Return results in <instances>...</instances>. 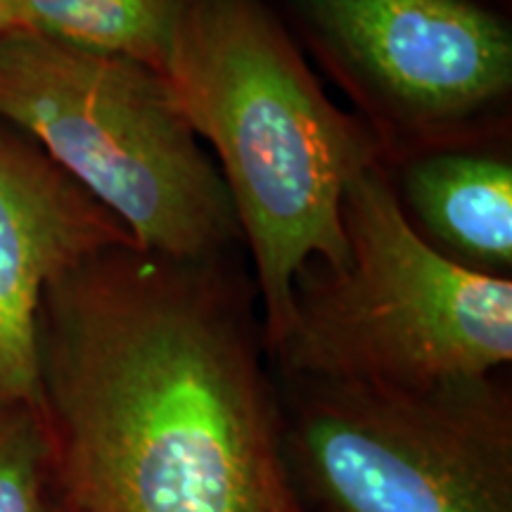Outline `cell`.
I'll return each instance as SVG.
<instances>
[{"mask_svg":"<svg viewBox=\"0 0 512 512\" xmlns=\"http://www.w3.org/2000/svg\"><path fill=\"white\" fill-rule=\"evenodd\" d=\"M254 299L230 254L136 242L48 285L41 413L76 512H297Z\"/></svg>","mask_w":512,"mask_h":512,"instance_id":"6da1fadb","label":"cell"},{"mask_svg":"<svg viewBox=\"0 0 512 512\" xmlns=\"http://www.w3.org/2000/svg\"><path fill=\"white\" fill-rule=\"evenodd\" d=\"M164 76L214 152L275 349L290 328L299 273L347 261L344 195L380 152L325 93L268 0H183Z\"/></svg>","mask_w":512,"mask_h":512,"instance_id":"7a4b0ae2","label":"cell"},{"mask_svg":"<svg viewBox=\"0 0 512 512\" xmlns=\"http://www.w3.org/2000/svg\"><path fill=\"white\" fill-rule=\"evenodd\" d=\"M0 121L147 252L214 259L242 242L219 169L157 69L15 29L0 36Z\"/></svg>","mask_w":512,"mask_h":512,"instance_id":"3957f363","label":"cell"},{"mask_svg":"<svg viewBox=\"0 0 512 512\" xmlns=\"http://www.w3.org/2000/svg\"><path fill=\"white\" fill-rule=\"evenodd\" d=\"M344 266L309 264L275 347L304 382L425 387L512 361V280L456 264L422 240L382 164L342 202Z\"/></svg>","mask_w":512,"mask_h":512,"instance_id":"277c9868","label":"cell"},{"mask_svg":"<svg viewBox=\"0 0 512 512\" xmlns=\"http://www.w3.org/2000/svg\"><path fill=\"white\" fill-rule=\"evenodd\" d=\"M380 164L512 143V0H268Z\"/></svg>","mask_w":512,"mask_h":512,"instance_id":"5b68a950","label":"cell"},{"mask_svg":"<svg viewBox=\"0 0 512 512\" xmlns=\"http://www.w3.org/2000/svg\"><path fill=\"white\" fill-rule=\"evenodd\" d=\"M306 387L287 463L335 512H512V403L494 375Z\"/></svg>","mask_w":512,"mask_h":512,"instance_id":"8992f818","label":"cell"},{"mask_svg":"<svg viewBox=\"0 0 512 512\" xmlns=\"http://www.w3.org/2000/svg\"><path fill=\"white\" fill-rule=\"evenodd\" d=\"M133 242L41 147L0 131V401L41 408L38 316L60 275Z\"/></svg>","mask_w":512,"mask_h":512,"instance_id":"52a82bcc","label":"cell"},{"mask_svg":"<svg viewBox=\"0 0 512 512\" xmlns=\"http://www.w3.org/2000/svg\"><path fill=\"white\" fill-rule=\"evenodd\" d=\"M427 245L477 273L512 268V143L453 147L382 166Z\"/></svg>","mask_w":512,"mask_h":512,"instance_id":"ba28073f","label":"cell"},{"mask_svg":"<svg viewBox=\"0 0 512 512\" xmlns=\"http://www.w3.org/2000/svg\"><path fill=\"white\" fill-rule=\"evenodd\" d=\"M19 29L98 53L131 57L164 74L183 0H15Z\"/></svg>","mask_w":512,"mask_h":512,"instance_id":"9c48e42d","label":"cell"},{"mask_svg":"<svg viewBox=\"0 0 512 512\" xmlns=\"http://www.w3.org/2000/svg\"><path fill=\"white\" fill-rule=\"evenodd\" d=\"M50 458L41 408L0 401V512H46L43 486Z\"/></svg>","mask_w":512,"mask_h":512,"instance_id":"30bf717a","label":"cell"},{"mask_svg":"<svg viewBox=\"0 0 512 512\" xmlns=\"http://www.w3.org/2000/svg\"><path fill=\"white\" fill-rule=\"evenodd\" d=\"M15 29H19L17 3L15 0H0V36L10 34Z\"/></svg>","mask_w":512,"mask_h":512,"instance_id":"8fae6325","label":"cell"}]
</instances>
